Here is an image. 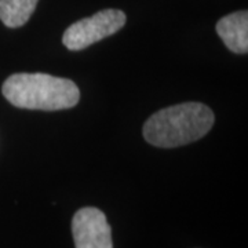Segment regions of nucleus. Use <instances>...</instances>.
I'll return each mask as SVG.
<instances>
[{
  "label": "nucleus",
  "mask_w": 248,
  "mask_h": 248,
  "mask_svg": "<svg viewBox=\"0 0 248 248\" xmlns=\"http://www.w3.org/2000/svg\"><path fill=\"white\" fill-rule=\"evenodd\" d=\"M72 233L76 248H113L107 217L94 207L81 208L73 215Z\"/></svg>",
  "instance_id": "4"
},
{
  "label": "nucleus",
  "mask_w": 248,
  "mask_h": 248,
  "mask_svg": "<svg viewBox=\"0 0 248 248\" xmlns=\"http://www.w3.org/2000/svg\"><path fill=\"white\" fill-rule=\"evenodd\" d=\"M39 0H0V21L9 28L25 25Z\"/></svg>",
  "instance_id": "6"
},
{
  "label": "nucleus",
  "mask_w": 248,
  "mask_h": 248,
  "mask_svg": "<svg viewBox=\"0 0 248 248\" xmlns=\"http://www.w3.org/2000/svg\"><path fill=\"white\" fill-rule=\"evenodd\" d=\"M125 14L120 10L108 9L98 11L93 17L83 18L72 24L63 32L62 43L71 51L84 50L119 32L125 25Z\"/></svg>",
  "instance_id": "3"
},
{
  "label": "nucleus",
  "mask_w": 248,
  "mask_h": 248,
  "mask_svg": "<svg viewBox=\"0 0 248 248\" xmlns=\"http://www.w3.org/2000/svg\"><path fill=\"white\" fill-rule=\"evenodd\" d=\"M1 93L11 105L33 110H62L78 105L80 91L69 79L47 73H16L3 83Z\"/></svg>",
  "instance_id": "2"
},
{
  "label": "nucleus",
  "mask_w": 248,
  "mask_h": 248,
  "mask_svg": "<svg viewBox=\"0 0 248 248\" xmlns=\"http://www.w3.org/2000/svg\"><path fill=\"white\" fill-rule=\"evenodd\" d=\"M213 110L200 102H184L164 108L145 122L142 133L156 148H178L202 140L213 128Z\"/></svg>",
  "instance_id": "1"
},
{
  "label": "nucleus",
  "mask_w": 248,
  "mask_h": 248,
  "mask_svg": "<svg viewBox=\"0 0 248 248\" xmlns=\"http://www.w3.org/2000/svg\"><path fill=\"white\" fill-rule=\"evenodd\" d=\"M217 32L232 53H248V13L246 10L221 18L217 24Z\"/></svg>",
  "instance_id": "5"
}]
</instances>
